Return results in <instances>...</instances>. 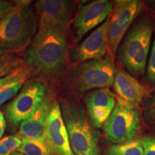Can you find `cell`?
<instances>
[{"mask_svg":"<svg viewBox=\"0 0 155 155\" xmlns=\"http://www.w3.org/2000/svg\"><path fill=\"white\" fill-rule=\"evenodd\" d=\"M68 30L38 27L36 35L25 50L22 61L30 76L50 85L61 83L68 71Z\"/></svg>","mask_w":155,"mask_h":155,"instance_id":"1","label":"cell"},{"mask_svg":"<svg viewBox=\"0 0 155 155\" xmlns=\"http://www.w3.org/2000/svg\"><path fill=\"white\" fill-rule=\"evenodd\" d=\"M15 2L12 9L0 19V48L11 53L26 50L38 30V15L32 2Z\"/></svg>","mask_w":155,"mask_h":155,"instance_id":"2","label":"cell"},{"mask_svg":"<svg viewBox=\"0 0 155 155\" xmlns=\"http://www.w3.org/2000/svg\"><path fill=\"white\" fill-rule=\"evenodd\" d=\"M59 104L73 152L78 155L99 154L100 133L92 126L80 100L69 95Z\"/></svg>","mask_w":155,"mask_h":155,"instance_id":"3","label":"cell"},{"mask_svg":"<svg viewBox=\"0 0 155 155\" xmlns=\"http://www.w3.org/2000/svg\"><path fill=\"white\" fill-rule=\"evenodd\" d=\"M155 21L150 15L136 19L122 39L119 48V61L132 76L145 73Z\"/></svg>","mask_w":155,"mask_h":155,"instance_id":"4","label":"cell"},{"mask_svg":"<svg viewBox=\"0 0 155 155\" xmlns=\"http://www.w3.org/2000/svg\"><path fill=\"white\" fill-rule=\"evenodd\" d=\"M115 68L110 55L73 65L61 81L62 90L71 96H78L93 89L108 88L113 85Z\"/></svg>","mask_w":155,"mask_h":155,"instance_id":"5","label":"cell"},{"mask_svg":"<svg viewBox=\"0 0 155 155\" xmlns=\"http://www.w3.org/2000/svg\"><path fill=\"white\" fill-rule=\"evenodd\" d=\"M50 96L48 85L43 81L32 78L27 81L19 94L5 108V119L9 129L16 130L21 122L32 116Z\"/></svg>","mask_w":155,"mask_h":155,"instance_id":"6","label":"cell"},{"mask_svg":"<svg viewBox=\"0 0 155 155\" xmlns=\"http://www.w3.org/2000/svg\"><path fill=\"white\" fill-rule=\"evenodd\" d=\"M140 125L141 114L138 107L116 96L115 108L103 127L107 140L119 144L134 139Z\"/></svg>","mask_w":155,"mask_h":155,"instance_id":"7","label":"cell"},{"mask_svg":"<svg viewBox=\"0 0 155 155\" xmlns=\"http://www.w3.org/2000/svg\"><path fill=\"white\" fill-rule=\"evenodd\" d=\"M142 5V2L137 0L116 2L108 26V49L113 58L122 39L140 14Z\"/></svg>","mask_w":155,"mask_h":155,"instance_id":"8","label":"cell"},{"mask_svg":"<svg viewBox=\"0 0 155 155\" xmlns=\"http://www.w3.org/2000/svg\"><path fill=\"white\" fill-rule=\"evenodd\" d=\"M110 17L83 41L71 48L68 53V59L71 63L75 65L105 58L108 50Z\"/></svg>","mask_w":155,"mask_h":155,"instance_id":"9","label":"cell"},{"mask_svg":"<svg viewBox=\"0 0 155 155\" xmlns=\"http://www.w3.org/2000/svg\"><path fill=\"white\" fill-rule=\"evenodd\" d=\"M44 138L57 155H75L71 148L60 104L54 98L48 110Z\"/></svg>","mask_w":155,"mask_h":155,"instance_id":"10","label":"cell"},{"mask_svg":"<svg viewBox=\"0 0 155 155\" xmlns=\"http://www.w3.org/2000/svg\"><path fill=\"white\" fill-rule=\"evenodd\" d=\"M38 27L68 30L74 4L68 0H40L35 3Z\"/></svg>","mask_w":155,"mask_h":155,"instance_id":"11","label":"cell"},{"mask_svg":"<svg viewBox=\"0 0 155 155\" xmlns=\"http://www.w3.org/2000/svg\"><path fill=\"white\" fill-rule=\"evenodd\" d=\"M113 10V3L108 0H96L81 7L72 26L78 41L82 40L89 31L106 21Z\"/></svg>","mask_w":155,"mask_h":155,"instance_id":"12","label":"cell"},{"mask_svg":"<svg viewBox=\"0 0 155 155\" xmlns=\"http://www.w3.org/2000/svg\"><path fill=\"white\" fill-rule=\"evenodd\" d=\"M85 100L91 123L95 129H100L115 108L116 96L108 88H103L88 92Z\"/></svg>","mask_w":155,"mask_h":155,"instance_id":"13","label":"cell"},{"mask_svg":"<svg viewBox=\"0 0 155 155\" xmlns=\"http://www.w3.org/2000/svg\"><path fill=\"white\" fill-rule=\"evenodd\" d=\"M113 85L118 97L137 106L149 95L146 87L124 70L115 73Z\"/></svg>","mask_w":155,"mask_h":155,"instance_id":"14","label":"cell"},{"mask_svg":"<svg viewBox=\"0 0 155 155\" xmlns=\"http://www.w3.org/2000/svg\"><path fill=\"white\" fill-rule=\"evenodd\" d=\"M53 99V97L50 96L42 103L32 116L21 122L19 126V134L21 137L45 141L44 133L46 119Z\"/></svg>","mask_w":155,"mask_h":155,"instance_id":"15","label":"cell"},{"mask_svg":"<svg viewBox=\"0 0 155 155\" xmlns=\"http://www.w3.org/2000/svg\"><path fill=\"white\" fill-rule=\"evenodd\" d=\"M22 145L17 152L23 155H57L45 141L22 137Z\"/></svg>","mask_w":155,"mask_h":155,"instance_id":"16","label":"cell"},{"mask_svg":"<svg viewBox=\"0 0 155 155\" xmlns=\"http://www.w3.org/2000/svg\"><path fill=\"white\" fill-rule=\"evenodd\" d=\"M107 155H144L140 139H132L111 145L107 150Z\"/></svg>","mask_w":155,"mask_h":155,"instance_id":"17","label":"cell"},{"mask_svg":"<svg viewBox=\"0 0 155 155\" xmlns=\"http://www.w3.org/2000/svg\"><path fill=\"white\" fill-rule=\"evenodd\" d=\"M24 65L22 59L15 53H7L0 56V78L10 75Z\"/></svg>","mask_w":155,"mask_h":155,"instance_id":"18","label":"cell"},{"mask_svg":"<svg viewBox=\"0 0 155 155\" xmlns=\"http://www.w3.org/2000/svg\"><path fill=\"white\" fill-rule=\"evenodd\" d=\"M28 78H21L19 80L12 81V82L5 85L0 89V107L5 103L16 96L25 83L27 82Z\"/></svg>","mask_w":155,"mask_h":155,"instance_id":"19","label":"cell"},{"mask_svg":"<svg viewBox=\"0 0 155 155\" xmlns=\"http://www.w3.org/2000/svg\"><path fill=\"white\" fill-rule=\"evenodd\" d=\"M22 145V139L9 135L0 139V155H11Z\"/></svg>","mask_w":155,"mask_h":155,"instance_id":"20","label":"cell"},{"mask_svg":"<svg viewBox=\"0 0 155 155\" xmlns=\"http://www.w3.org/2000/svg\"><path fill=\"white\" fill-rule=\"evenodd\" d=\"M147 65L146 79L147 83L152 87L155 88V34L154 36L152 48Z\"/></svg>","mask_w":155,"mask_h":155,"instance_id":"21","label":"cell"},{"mask_svg":"<svg viewBox=\"0 0 155 155\" xmlns=\"http://www.w3.org/2000/svg\"><path fill=\"white\" fill-rule=\"evenodd\" d=\"M30 76V71L28 67L25 65L24 66L19 68L15 72L11 73L10 75H7V76L4 77L2 78H0V89L5 86V85L8 84V83L12 82V81L19 80L21 78H28Z\"/></svg>","mask_w":155,"mask_h":155,"instance_id":"22","label":"cell"},{"mask_svg":"<svg viewBox=\"0 0 155 155\" xmlns=\"http://www.w3.org/2000/svg\"><path fill=\"white\" fill-rule=\"evenodd\" d=\"M144 155H155V136H147L140 139Z\"/></svg>","mask_w":155,"mask_h":155,"instance_id":"23","label":"cell"},{"mask_svg":"<svg viewBox=\"0 0 155 155\" xmlns=\"http://www.w3.org/2000/svg\"><path fill=\"white\" fill-rule=\"evenodd\" d=\"M144 107L145 115L155 124V93L150 100H147Z\"/></svg>","mask_w":155,"mask_h":155,"instance_id":"24","label":"cell"},{"mask_svg":"<svg viewBox=\"0 0 155 155\" xmlns=\"http://www.w3.org/2000/svg\"><path fill=\"white\" fill-rule=\"evenodd\" d=\"M14 2L0 0V19L12 9Z\"/></svg>","mask_w":155,"mask_h":155,"instance_id":"25","label":"cell"},{"mask_svg":"<svg viewBox=\"0 0 155 155\" xmlns=\"http://www.w3.org/2000/svg\"><path fill=\"white\" fill-rule=\"evenodd\" d=\"M6 126H7V121H6L5 116L2 112L0 111V138L5 133Z\"/></svg>","mask_w":155,"mask_h":155,"instance_id":"26","label":"cell"},{"mask_svg":"<svg viewBox=\"0 0 155 155\" xmlns=\"http://www.w3.org/2000/svg\"><path fill=\"white\" fill-rule=\"evenodd\" d=\"M6 53H7V52H5V50H3L2 49H1V48H0V56H2Z\"/></svg>","mask_w":155,"mask_h":155,"instance_id":"27","label":"cell"},{"mask_svg":"<svg viewBox=\"0 0 155 155\" xmlns=\"http://www.w3.org/2000/svg\"><path fill=\"white\" fill-rule=\"evenodd\" d=\"M11 155H23L22 154H20V153L17 152H14L13 153H12Z\"/></svg>","mask_w":155,"mask_h":155,"instance_id":"28","label":"cell"},{"mask_svg":"<svg viewBox=\"0 0 155 155\" xmlns=\"http://www.w3.org/2000/svg\"><path fill=\"white\" fill-rule=\"evenodd\" d=\"M149 3H150V5H152V6H153V7H154V8H155V1L150 2H149Z\"/></svg>","mask_w":155,"mask_h":155,"instance_id":"29","label":"cell"},{"mask_svg":"<svg viewBox=\"0 0 155 155\" xmlns=\"http://www.w3.org/2000/svg\"><path fill=\"white\" fill-rule=\"evenodd\" d=\"M78 155H82V154H78Z\"/></svg>","mask_w":155,"mask_h":155,"instance_id":"30","label":"cell"}]
</instances>
